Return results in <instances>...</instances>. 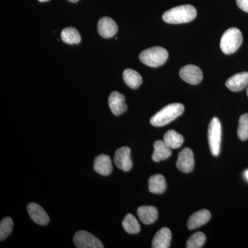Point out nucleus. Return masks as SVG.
I'll use <instances>...</instances> for the list:
<instances>
[{
  "mask_svg": "<svg viewBox=\"0 0 248 248\" xmlns=\"http://www.w3.org/2000/svg\"><path fill=\"white\" fill-rule=\"evenodd\" d=\"M148 189L153 194L164 193L166 189V183L164 176L160 174H155L148 180Z\"/></svg>",
  "mask_w": 248,
  "mask_h": 248,
  "instance_id": "obj_19",
  "label": "nucleus"
},
{
  "mask_svg": "<svg viewBox=\"0 0 248 248\" xmlns=\"http://www.w3.org/2000/svg\"><path fill=\"white\" fill-rule=\"evenodd\" d=\"M172 233L169 228H163L158 231L153 238L152 247L153 248H169L170 246Z\"/></svg>",
  "mask_w": 248,
  "mask_h": 248,
  "instance_id": "obj_15",
  "label": "nucleus"
},
{
  "mask_svg": "<svg viewBox=\"0 0 248 248\" xmlns=\"http://www.w3.org/2000/svg\"><path fill=\"white\" fill-rule=\"evenodd\" d=\"M114 163L119 169L124 172H128L132 169L133 163L130 158V149L128 147L124 146L115 152Z\"/></svg>",
  "mask_w": 248,
  "mask_h": 248,
  "instance_id": "obj_9",
  "label": "nucleus"
},
{
  "mask_svg": "<svg viewBox=\"0 0 248 248\" xmlns=\"http://www.w3.org/2000/svg\"><path fill=\"white\" fill-rule=\"evenodd\" d=\"M197 10L191 5H182L172 8L163 15V20L169 24H178L188 23L195 19Z\"/></svg>",
  "mask_w": 248,
  "mask_h": 248,
  "instance_id": "obj_1",
  "label": "nucleus"
},
{
  "mask_svg": "<svg viewBox=\"0 0 248 248\" xmlns=\"http://www.w3.org/2000/svg\"><path fill=\"white\" fill-rule=\"evenodd\" d=\"M172 154L171 148H170L164 141L158 140L154 143V153H153L152 159L155 162H159L169 159Z\"/></svg>",
  "mask_w": 248,
  "mask_h": 248,
  "instance_id": "obj_18",
  "label": "nucleus"
},
{
  "mask_svg": "<svg viewBox=\"0 0 248 248\" xmlns=\"http://www.w3.org/2000/svg\"><path fill=\"white\" fill-rule=\"evenodd\" d=\"M14 228V221L10 217H5L0 223V241L6 239L11 234Z\"/></svg>",
  "mask_w": 248,
  "mask_h": 248,
  "instance_id": "obj_24",
  "label": "nucleus"
},
{
  "mask_svg": "<svg viewBox=\"0 0 248 248\" xmlns=\"http://www.w3.org/2000/svg\"><path fill=\"white\" fill-rule=\"evenodd\" d=\"M97 31L103 38H110L116 35L118 31V27L110 17H104L98 22Z\"/></svg>",
  "mask_w": 248,
  "mask_h": 248,
  "instance_id": "obj_10",
  "label": "nucleus"
},
{
  "mask_svg": "<svg viewBox=\"0 0 248 248\" xmlns=\"http://www.w3.org/2000/svg\"><path fill=\"white\" fill-rule=\"evenodd\" d=\"M123 78L125 84L132 89H138L142 84V78L140 73L130 68L124 71Z\"/></svg>",
  "mask_w": 248,
  "mask_h": 248,
  "instance_id": "obj_20",
  "label": "nucleus"
},
{
  "mask_svg": "<svg viewBox=\"0 0 248 248\" xmlns=\"http://www.w3.org/2000/svg\"><path fill=\"white\" fill-rule=\"evenodd\" d=\"M195 166L193 153L188 148L183 149L178 155L177 169L184 173H190L193 170Z\"/></svg>",
  "mask_w": 248,
  "mask_h": 248,
  "instance_id": "obj_8",
  "label": "nucleus"
},
{
  "mask_svg": "<svg viewBox=\"0 0 248 248\" xmlns=\"http://www.w3.org/2000/svg\"><path fill=\"white\" fill-rule=\"evenodd\" d=\"M242 42L243 36L241 31L236 28H231L222 35L220 48L223 53L231 55L239 48Z\"/></svg>",
  "mask_w": 248,
  "mask_h": 248,
  "instance_id": "obj_4",
  "label": "nucleus"
},
{
  "mask_svg": "<svg viewBox=\"0 0 248 248\" xmlns=\"http://www.w3.org/2000/svg\"><path fill=\"white\" fill-rule=\"evenodd\" d=\"M125 101L124 95L117 91H113L111 93L108 99V104L114 115H121L127 110L128 107L125 104Z\"/></svg>",
  "mask_w": 248,
  "mask_h": 248,
  "instance_id": "obj_11",
  "label": "nucleus"
},
{
  "mask_svg": "<svg viewBox=\"0 0 248 248\" xmlns=\"http://www.w3.org/2000/svg\"><path fill=\"white\" fill-rule=\"evenodd\" d=\"M122 225L124 229L128 234H138L141 230L138 220L132 214H128L124 217Z\"/></svg>",
  "mask_w": 248,
  "mask_h": 248,
  "instance_id": "obj_23",
  "label": "nucleus"
},
{
  "mask_svg": "<svg viewBox=\"0 0 248 248\" xmlns=\"http://www.w3.org/2000/svg\"><path fill=\"white\" fill-rule=\"evenodd\" d=\"M236 4L242 11L248 13V0H236Z\"/></svg>",
  "mask_w": 248,
  "mask_h": 248,
  "instance_id": "obj_27",
  "label": "nucleus"
},
{
  "mask_svg": "<svg viewBox=\"0 0 248 248\" xmlns=\"http://www.w3.org/2000/svg\"><path fill=\"white\" fill-rule=\"evenodd\" d=\"M248 85V73H237L227 80L226 86L233 92H239L243 91Z\"/></svg>",
  "mask_w": 248,
  "mask_h": 248,
  "instance_id": "obj_13",
  "label": "nucleus"
},
{
  "mask_svg": "<svg viewBox=\"0 0 248 248\" xmlns=\"http://www.w3.org/2000/svg\"><path fill=\"white\" fill-rule=\"evenodd\" d=\"M246 177L247 178V179L248 180V170L246 171Z\"/></svg>",
  "mask_w": 248,
  "mask_h": 248,
  "instance_id": "obj_30",
  "label": "nucleus"
},
{
  "mask_svg": "<svg viewBox=\"0 0 248 248\" xmlns=\"http://www.w3.org/2000/svg\"><path fill=\"white\" fill-rule=\"evenodd\" d=\"M73 242L78 248H103L102 241L89 232H78L73 237Z\"/></svg>",
  "mask_w": 248,
  "mask_h": 248,
  "instance_id": "obj_6",
  "label": "nucleus"
},
{
  "mask_svg": "<svg viewBox=\"0 0 248 248\" xmlns=\"http://www.w3.org/2000/svg\"><path fill=\"white\" fill-rule=\"evenodd\" d=\"M38 1H40V2H46V1H48L50 0H38Z\"/></svg>",
  "mask_w": 248,
  "mask_h": 248,
  "instance_id": "obj_29",
  "label": "nucleus"
},
{
  "mask_svg": "<svg viewBox=\"0 0 248 248\" xmlns=\"http://www.w3.org/2000/svg\"><path fill=\"white\" fill-rule=\"evenodd\" d=\"M28 213L31 219L37 224L45 226L49 223V217L46 212L38 204L31 203L27 206Z\"/></svg>",
  "mask_w": 248,
  "mask_h": 248,
  "instance_id": "obj_12",
  "label": "nucleus"
},
{
  "mask_svg": "<svg viewBox=\"0 0 248 248\" xmlns=\"http://www.w3.org/2000/svg\"><path fill=\"white\" fill-rule=\"evenodd\" d=\"M61 38L64 43L68 45H78L81 42V35L79 32L73 27L63 29L61 32Z\"/></svg>",
  "mask_w": 248,
  "mask_h": 248,
  "instance_id": "obj_22",
  "label": "nucleus"
},
{
  "mask_svg": "<svg viewBox=\"0 0 248 248\" xmlns=\"http://www.w3.org/2000/svg\"><path fill=\"white\" fill-rule=\"evenodd\" d=\"M184 111V105L179 103L171 104L161 109L151 119L153 126L161 127L167 125L182 115Z\"/></svg>",
  "mask_w": 248,
  "mask_h": 248,
  "instance_id": "obj_2",
  "label": "nucleus"
},
{
  "mask_svg": "<svg viewBox=\"0 0 248 248\" xmlns=\"http://www.w3.org/2000/svg\"><path fill=\"white\" fill-rule=\"evenodd\" d=\"M211 217L210 212L207 210H202L196 212L191 215L187 221V228L189 230H195L205 224Z\"/></svg>",
  "mask_w": 248,
  "mask_h": 248,
  "instance_id": "obj_16",
  "label": "nucleus"
},
{
  "mask_svg": "<svg viewBox=\"0 0 248 248\" xmlns=\"http://www.w3.org/2000/svg\"><path fill=\"white\" fill-rule=\"evenodd\" d=\"M205 240H206V237H205V234L201 232H198L189 238L187 241V244H186V247L187 248H202L205 244Z\"/></svg>",
  "mask_w": 248,
  "mask_h": 248,
  "instance_id": "obj_25",
  "label": "nucleus"
},
{
  "mask_svg": "<svg viewBox=\"0 0 248 248\" xmlns=\"http://www.w3.org/2000/svg\"><path fill=\"white\" fill-rule=\"evenodd\" d=\"M179 76L188 84L197 85L203 79V73L198 66L195 65H187L182 68L179 71Z\"/></svg>",
  "mask_w": 248,
  "mask_h": 248,
  "instance_id": "obj_7",
  "label": "nucleus"
},
{
  "mask_svg": "<svg viewBox=\"0 0 248 248\" xmlns=\"http://www.w3.org/2000/svg\"><path fill=\"white\" fill-rule=\"evenodd\" d=\"M238 137L241 141H246L248 139V113L241 115L239 119V127L237 130Z\"/></svg>",
  "mask_w": 248,
  "mask_h": 248,
  "instance_id": "obj_26",
  "label": "nucleus"
},
{
  "mask_svg": "<svg viewBox=\"0 0 248 248\" xmlns=\"http://www.w3.org/2000/svg\"><path fill=\"white\" fill-rule=\"evenodd\" d=\"M94 170L103 176H108L112 172V161L107 155H100L94 159L93 165Z\"/></svg>",
  "mask_w": 248,
  "mask_h": 248,
  "instance_id": "obj_14",
  "label": "nucleus"
},
{
  "mask_svg": "<svg viewBox=\"0 0 248 248\" xmlns=\"http://www.w3.org/2000/svg\"><path fill=\"white\" fill-rule=\"evenodd\" d=\"M68 1L72 3H76L78 2V1H79V0H68Z\"/></svg>",
  "mask_w": 248,
  "mask_h": 248,
  "instance_id": "obj_28",
  "label": "nucleus"
},
{
  "mask_svg": "<svg viewBox=\"0 0 248 248\" xmlns=\"http://www.w3.org/2000/svg\"><path fill=\"white\" fill-rule=\"evenodd\" d=\"M169 58L167 50L163 47L155 46L146 49L140 55V61L146 66L156 68L162 66Z\"/></svg>",
  "mask_w": 248,
  "mask_h": 248,
  "instance_id": "obj_3",
  "label": "nucleus"
},
{
  "mask_svg": "<svg viewBox=\"0 0 248 248\" xmlns=\"http://www.w3.org/2000/svg\"><path fill=\"white\" fill-rule=\"evenodd\" d=\"M221 141V124L219 120L214 117L209 124L208 141L210 151L213 156L219 155Z\"/></svg>",
  "mask_w": 248,
  "mask_h": 248,
  "instance_id": "obj_5",
  "label": "nucleus"
},
{
  "mask_svg": "<svg viewBox=\"0 0 248 248\" xmlns=\"http://www.w3.org/2000/svg\"><path fill=\"white\" fill-rule=\"evenodd\" d=\"M164 141L171 149H176L182 146L184 139L182 135L178 133L175 130H170L165 134Z\"/></svg>",
  "mask_w": 248,
  "mask_h": 248,
  "instance_id": "obj_21",
  "label": "nucleus"
},
{
  "mask_svg": "<svg viewBox=\"0 0 248 248\" xmlns=\"http://www.w3.org/2000/svg\"><path fill=\"white\" fill-rule=\"evenodd\" d=\"M247 94H248V89H247Z\"/></svg>",
  "mask_w": 248,
  "mask_h": 248,
  "instance_id": "obj_31",
  "label": "nucleus"
},
{
  "mask_svg": "<svg viewBox=\"0 0 248 248\" xmlns=\"http://www.w3.org/2000/svg\"><path fill=\"white\" fill-rule=\"evenodd\" d=\"M138 215L143 224H152L157 219V209L154 206H141L138 209Z\"/></svg>",
  "mask_w": 248,
  "mask_h": 248,
  "instance_id": "obj_17",
  "label": "nucleus"
}]
</instances>
